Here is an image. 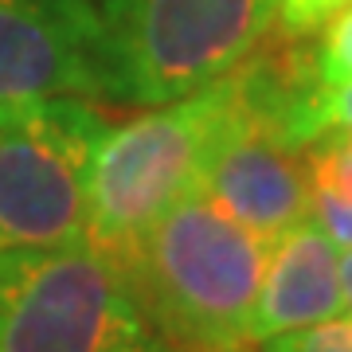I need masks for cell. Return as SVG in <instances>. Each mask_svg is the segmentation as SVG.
Returning <instances> with one entry per match:
<instances>
[{"label": "cell", "instance_id": "6da1fadb", "mask_svg": "<svg viewBox=\"0 0 352 352\" xmlns=\"http://www.w3.org/2000/svg\"><path fill=\"white\" fill-rule=\"evenodd\" d=\"M247 110L243 63L184 98L149 106L126 126H106L90 153L87 243L126 270L153 223L196 196L215 145Z\"/></svg>", "mask_w": 352, "mask_h": 352}, {"label": "cell", "instance_id": "7a4b0ae2", "mask_svg": "<svg viewBox=\"0 0 352 352\" xmlns=\"http://www.w3.org/2000/svg\"><path fill=\"white\" fill-rule=\"evenodd\" d=\"M270 243L204 196H184L153 223L126 278L176 352H235L251 344Z\"/></svg>", "mask_w": 352, "mask_h": 352}, {"label": "cell", "instance_id": "3957f363", "mask_svg": "<svg viewBox=\"0 0 352 352\" xmlns=\"http://www.w3.org/2000/svg\"><path fill=\"white\" fill-rule=\"evenodd\" d=\"M98 20L106 102L164 106L251 59L278 0H98Z\"/></svg>", "mask_w": 352, "mask_h": 352}, {"label": "cell", "instance_id": "277c9868", "mask_svg": "<svg viewBox=\"0 0 352 352\" xmlns=\"http://www.w3.org/2000/svg\"><path fill=\"white\" fill-rule=\"evenodd\" d=\"M0 352H176L90 243L0 254Z\"/></svg>", "mask_w": 352, "mask_h": 352}, {"label": "cell", "instance_id": "5b68a950", "mask_svg": "<svg viewBox=\"0 0 352 352\" xmlns=\"http://www.w3.org/2000/svg\"><path fill=\"white\" fill-rule=\"evenodd\" d=\"M102 113L51 98L0 106V254L87 243V176Z\"/></svg>", "mask_w": 352, "mask_h": 352}, {"label": "cell", "instance_id": "8992f818", "mask_svg": "<svg viewBox=\"0 0 352 352\" xmlns=\"http://www.w3.org/2000/svg\"><path fill=\"white\" fill-rule=\"evenodd\" d=\"M106 98L94 0H0V106Z\"/></svg>", "mask_w": 352, "mask_h": 352}, {"label": "cell", "instance_id": "52a82bcc", "mask_svg": "<svg viewBox=\"0 0 352 352\" xmlns=\"http://www.w3.org/2000/svg\"><path fill=\"white\" fill-rule=\"evenodd\" d=\"M243 75H247V59H243ZM196 196L215 204L263 243H278L289 227L309 215L305 157L302 149L286 145L274 129L258 122L251 75H247V110L208 157Z\"/></svg>", "mask_w": 352, "mask_h": 352}, {"label": "cell", "instance_id": "ba28073f", "mask_svg": "<svg viewBox=\"0 0 352 352\" xmlns=\"http://www.w3.org/2000/svg\"><path fill=\"white\" fill-rule=\"evenodd\" d=\"M344 314L340 254L325 231L305 215L278 243H270L263 289L251 314V340L309 329Z\"/></svg>", "mask_w": 352, "mask_h": 352}, {"label": "cell", "instance_id": "9c48e42d", "mask_svg": "<svg viewBox=\"0 0 352 352\" xmlns=\"http://www.w3.org/2000/svg\"><path fill=\"white\" fill-rule=\"evenodd\" d=\"M325 133H352V82L333 90L305 87L298 98L289 102L282 118V141L294 149H305L309 141Z\"/></svg>", "mask_w": 352, "mask_h": 352}, {"label": "cell", "instance_id": "30bf717a", "mask_svg": "<svg viewBox=\"0 0 352 352\" xmlns=\"http://www.w3.org/2000/svg\"><path fill=\"white\" fill-rule=\"evenodd\" d=\"M309 78L317 90L352 82V0L321 28L317 47L309 51Z\"/></svg>", "mask_w": 352, "mask_h": 352}, {"label": "cell", "instance_id": "8fae6325", "mask_svg": "<svg viewBox=\"0 0 352 352\" xmlns=\"http://www.w3.org/2000/svg\"><path fill=\"white\" fill-rule=\"evenodd\" d=\"M258 352H352V317H333L321 325L278 333L258 340Z\"/></svg>", "mask_w": 352, "mask_h": 352}, {"label": "cell", "instance_id": "7c38bea8", "mask_svg": "<svg viewBox=\"0 0 352 352\" xmlns=\"http://www.w3.org/2000/svg\"><path fill=\"white\" fill-rule=\"evenodd\" d=\"M309 219L333 239V247L352 251V200L333 196V192H321V188H309Z\"/></svg>", "mask_w": 352, "mask_h": 352}, {"label": "cell", "instance_id": "4fadbf2b", "mask_svg": "<svg viewBox=\"0 0 352 352\" xmlns=\"http://www.w3.org/2000/svg\"><path fill=\"white\" fill-rule=\"evenodd\" d=\"M349 0H278V24L286 36H314L344 8Z\"/></svg>", "mask_w": 352, "mask_h": 352}, {"label": "cell", "instance_id": "5bb4252c", "mask_svg": "<svg viewBox=\"0 0 352 352\" xmlns=\"http://www.w3.org/2000/svg\"><path fill=\"white\" fill-rule=\"evenodd\" d=\"M340 294H344V309H352V251L340 254Z\"/></svg>", "mask_w": 352, "mask_h": 352}, {"label": "cell", "instance_id": "9a60e30c", "mask_svg": "<svg viewBox=\"0 0 352 352\" xmlns=\"http://www.w3.org/2000/svg\"><path fill=\"white\" fill-rule=\"evenodd\" d=\"M235 352H247V349H235Z\"/></svg>", "mask_w": 352, "mask_h": 352}]
</instances>
